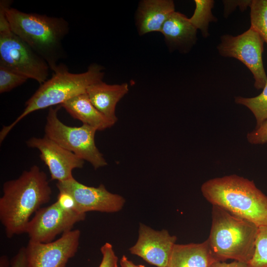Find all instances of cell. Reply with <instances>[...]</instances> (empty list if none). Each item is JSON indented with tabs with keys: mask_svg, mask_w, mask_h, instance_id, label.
I'll use <instances>...</instances> for the list:
<instances>
[{
	"mask_svg": "<svg viewBox=\"0 0 267 267\" xmlns=\"http://www.w3.org/2000/svg\"><path fill=\"white\" fill-rule=\"evenodd\" d=\"M0 198V221L6 237L25 233L30 218L51 198L46 174L34 165L17 178L5 181Z\"/></svg>",
	"mask_w": 267,
	"mask_h": 267,
	"instance_id": "6da1fadb",
	"label": "cell"
},
{
	"mask_svg": "<svg viewBox=\"0 0 267 267\" xmlns=\"http://www.w3.org/2000/svg\"><path fill=\"white\" fill-rule=\"evenodd\" d=\"M103 68L96 63L90 64L83 73H73L66 66L59 64L50 78L40 85L35 92L25 102V108L21 114L8 126H3L0 132L1 142L11 130L22 119L31 113L60 105L69 99L85 93L91 85L102 81Z\"/></svg>",
	"mask_w": 267,
	"mask_h": 267,
	"instance_id": "277c9868",
	"label": "cell"
},
{
	"mask_svg": "<svg viewBox=\"0 0 267 267\" xmlns=\"http://www.w3.org/2000/svg\"><path fill=\"white\" fill-rule=\"evenodd\" d=\"M9 265V262L7 257L5 255L1 256L0 260V267H8Z\"/></svg>",
	"mask_w": 267,
	"mask_h": 267,
	"instance_id": "f546056e",
	"label": "cell"
},
{
	"mask_svg": "<svg viewBox=\"0 0 267 267\" xmlns=\"http://www.w3.org/2000/svg\"><path fill=\"white\" fill-rule=\"evenodd\" d=\"M235 102L246 106L254 115L256 120V127H259L267 120V82L262 92L257 96L245 97L236 96Z\"/></svg>",
	"mask_w": 267,
	"mask_h": 267,
	"instance_id": "ffe728a7",
	"label": "cell"
},
{
	"mask_svg": "<svg viewBox=\"0 0 267 267\" xmlns=\"http://www.w3.org/2000/svg\"><path fill=\"white\" fill-rule=\"evenodd\" d=\"M29 79L0 63V93L11 91Z\"/></svg>",
	"mask_w": 267,
	"mask_h": 267,
	"instance_id": "603a6c76",
	"label": "cell"
},
{
	"mask_svg": "<svg viewBox=\"0 0 267 267\" xmlns=\"http://www.w3.org/2000/svg\"><path fill=\"white\" fill-rule=\"evenodd\" d=\"M100 251L102 258L99 267H118V257L110 243H105L101 246Z\"/></svg>",
	"mask_w": 267,
	"mask_h": 267,
	"instance_id": "cb8c5ba5",
	"label": "cell"
},
{
	"mask_svg": "<svg viewBox=\"0 0 267 267\" xmlns=\"http://www.w3.org/2000/svg\"><path fill=\"white\" fill-rule=\"evenodd\" d=\"M61 107L58 105L56 108H49L44 136L89 162L94 169L106 166L107 163L95 143L97 131L85 124L78 127L64 124L58 117V111Z\"/></svg>",
	"mask_w": 267,
	"mask_h": 267,
	"instance_id": "8992f818",
	"label": "cell"
},
{
	"mask_svg": "<svg viewBox=\"0 0 267 267\" xmlns=\"http://www.w3.org/2000/svg\"><path fill=\"white\" fill-rule=\"evenodd\" d=\"M205 199L258 227L267 225V196L253 180L236 175L210 179L201 185Z\"/></svg>",
	"mask_w": 267,
	"mask_h": 267,
	"instance_id": "3957f363",
	"label": "cell"
},
{
	"mask_svg": "<svg viewBox=\"0 0 267 267\" xmlns=\"http://www.w3.org/2000/svg\"><path fill=\"white\" fill-rule=\"evenodd\" d=\"M210 267H249L248 264L245 263L237 261H233L231 263L225 262L216 261L214 262Z\"/></svg>",
	"mask_w": 267,
	"mask_h": 267,
	"instance_id": "83f0119b",
	"label": "cell"
},
{
	"mask_svg": "<svg viewBox=\"0 0 267 267\" xmlns=\"http://www.w3.org/2000/svg\"><path fill=\"white\" fill-rule=\"evenodd\" d=\"M138 233L136 243L129 249L130 253L152 265L167 267L177 237L167 230H155L142 223Z\"/></svg>",
	"mask_w": 267,
	"mask_h": 267,
	"instance_id": "4fadbf2b",
	"label": "cell"
},
{
	"mask_svg": "<svg viewBox=\"0 0 267 267\" xmlns=\"http://www.w3.org/2000/svg\"><path fill=\"white\" fill-rule=\"evenodd\" d=\"M247 138L253 144H263L267 142V120L259 127L248 133Z\"/></svg>",
	"mask_w": 267,
	"mask_h": 267,
	"instance_id": "d4e9b609",
	"label": "cell"
},
{
	"mask_svg": "<svg viewBox=\"0 0 267 267\" xmlns=\"http://www.w3.org/2000/svg\"><path fill=\"white\" fill-rule=\"evenodd\" d=\"M0 63L40 85L50 70L46 61L11 30L0 33Z\"/></svg>",
	"mask_w": 267,
	"mask_h": 267,
	"instance_id": "ba28073f",
	"label": "cell"
},
{
	"mask_svg": "<svg viewBox=\"0 0 267 267\" xmlns=\"http://www.w3.org/2000/svg\"><path fill=\"white\" fill-rule=\"evenodd\" d=\"M216 261L207 239L199 243L175 244L167 267H210Z\"/></svg>",
	"mask_w": 267,
	"mask_h": 267,
	"instance_id": "e0dca14e",
	"label": "cell"
},
{
	"mask_svg": "<svg viewBox=\"0 0 267 267\" xmlns=\"http://www.w3.org/2000/svg\"><path fill=\"white\" fill-rule=\"evenodd\" d=\"M11 267H31L27 256L26 248L19 249L10 262Z\"/></svg>",
	"mask_w": 267,
	"mask_h": 267,
	"instance_id": "4316f807",
	"label": "cell"
},
{
	"mask_svg": "<svg viewBox=\"0 0 267 267\" xmlns=\"http://www.w3.org/2000/svg\"><path fill=\"white\" fill-rule=\"evenodd\" d=\"M26 144L39 150L40 158L48 167L51 180H68L73 177V170L82 168L84 166L83 159L45 136L32 137Z\"/></svg>",
	"mask_w": 267,
	"mask_h": 267,
	"instance_id": "7c38bea8",
	"label": "cell"
},
{
	"mask_svg": "<svg viewBox=\"0 0 267 267\" xmlns=\"http://www.w3.org/2000/svg\"><path fill=\"white\" fill-rule=\"evenodd\" d=\"M59 191L69 194L74 202L75 209L81 213L89 211L115 213L121 210L125 202L121 196L108 191L101 184L98 187L83 184L74 177L63 181H57Z\"/></svg>",
	"mask_w": 267,
	"mask_h": 267,
	"instance_id": "30bf717a",
	"label": "cell"
},
{
	"mask_svg": "<svg viewBox=\"0 0 267 267\" xmlns=\"http://www.w3.org/2000/svg\"><path fill=\"white\" fill-rule=\"evenodd\" d=\"M258 229L254 223L212 205V224L207 240L216 261L229 259L248 264L254 253Z\"/></svg>",
	"mask_w": 267,
	"mask_h": 267,
	"instance_id": "5b68a950",
	"label": "cell"
},
{
	"mask_svg": "<svg viewBox=\"0 0 267 267\" xmlns=\"http://www.w3.org/2000/svg\"><path fill=\"white\" fill-rule=\"evenodd\" d=\"M197 31L189 18L174 11L165 21L160 32L171 48L186 53L196 43Z\"/></svg>",
	"mask_w": 267,
	"mask_h": 267,
	"instance_id": "5bb4252c",
	"label": "cell"
},
{
	"mask_svg": "<svg viewBox=\"0 0 267 267\" xmlns=\"http://www.w3.org/2000/svg\"><path fill=\"white\" fill-rule=\"evenodd\" d=\"M80 235V231L75 229L49 243L29 240L26 248L31 267H66L69 260L77 252Z\"/></svg>",
	"mask_w": 267,
	"mask_h": 267,
	"instance_id": "8fae6325",
	"label": "cell"
},
{
	"mask_svg": "<svg viewBox=\"0 0 267 267\" xmlns=\"http://www.w3.org/2000/svg\"><path fill=\"white\" fill-rule=\"evenodd\" d=\"M60 106L73 118L94 128L97 131L110 128L115 124L95 108L87 92L69 99Z\"/></svg>",
	"mask_w": 267,
	"mask_h": 267,
	"instance_id": "ac0fdd59",
	"label": "cell"
},
{
	"mask_svg": "<svg viewBox=\"0 0 267 267\" xmlns=\"http://www.w3.org/2000/svg\"><path fill=\"white\" fill-rule=\"evenodd\" d=\"M195 8L190 21L197 29L200 30L204 38L209 36V26L211 22H217L212 9L215 1L213 0H195Z\"/></svg>",
	"mask_w": 267,
	"mask_h": 267,
	"instance_id": "d6986e66",
	"label": "cell"
},
{
	"mask_svg": "<svg viewBox=\"0 0 267 267\" xmlns=\"http://www.w3.org/2000/svg\"><path fill=\"white\" fill-rule=\"evenodd\" d=\"M174 11V2L171 0L141 1L136 16L139 33L143 35L153 32H161L164 23Z\"/></svg>",
	"mask_w": 267,
	"mask_h": 267,
	"instance_id": "9a60e30c",
	"label": "cell"
},
{
	"mask_svg": "<svg viewBox=\"0 0 267 267\" xmlns=\"http://www.w3.org/2000/svg\"><path fill=\"white\" fill-rule=\"evenodd\" d=\"M128 91L127 83L109 85L101 81L89 86L86 92L95 108L116 123L118 120L115 115L116 106Z\"/></svg>",
	"mask_w": 267,
	"mask_h": 267,
	"instance_id": "2e32d148",
	"label": "cell"
},
{
	"mask_svg": "<svg viewBox=\"0 0 267 267\" xmlns=\"http://www.w3.org/2000/svg\"><path fill=\"white\" fill-rule=\"evenodd\" d=\"M251 28L267 44V0H253L250 6Z\"/></svg>",
	"mask_w": 267,
	"mask_h": 267,
	"instance_id": "44dd1931",
	"label": "cell"
},
{
	"mask_svg": "<svg viewBox=\"0 0 267 267\" xmlns=\"http://www.w3.org/2000/svg\"><path fill=\"white\" fill-rule=\"evenodd\" d=\"M8 5L5 14L11 31L28 44L55 72L65 57L63 41L68 34V22L61 17L27 13Z\"/></svg>",
	"mask_w": 267,
	"mask_h": 267,
	"instance_id": "7a4b0ae2",
	"label": "cell"
},
{
	"mask_svg": "<svg viewBox=\"0 0 267 267\" xmlns=\"http://www.w3.org/2000/svg\"><path fill=\"white\" fill-rule=\"evenodd\" d=\"M249 267H267V225L259 227L253 256Z\"/></svg>",
	"mask_w": 267,
	"mask_h": 267,
	"instance_id": "7402d4cb",
	"label": "cell"
},
{
	"mask_svg": "<svg viewBox=\"0 0 267 267\" xmlns=\"http://www.w3.org/2000/svg\"><path fill=\"white\" fill-rule=\"evenodd\" d=\"M86 217V214L66 208L56 200L35 213L27 225L25 233L30 240L51 242L57 235L71 231L76 223L85 220Z\"/></svg>",
	"mask_w": 267,
	"mask_h": 267,
	"instance_id": "9c48e42d",
	"label": "cell"
},
{
	"mask_svg": "<svg viewBox=\"0 0 267 267\" xmlns=\"http://www.w3.org/2000/svg\"><path fill=\"white\" fill-rule=\"evenodd\" d=\"M217 45L219 54L242 62L253 76L255 88L263 89L267 82V75L262 59L265 42L259 33L250 27L236 36L223 35Z\"/></svg>",
	"mask_w": 267,
	"mask_h": 267,
	"instance_id": "52a82bcc",
	"label": "cell"
},
{
	"mask_svg": "<svg viewBox=\"0 0 267 267\" xmlns=\"http://www.w3.org/2000/svg\"><path fill=\"white\" fill-rule=\"evenodd\" d=\"M120 264L121 267H145L142 265H135L129 260L126 256H123L120 261Z\"/></svg>",
	"mask_w": 267,
	"mask_h": 267,
	"instance_id": "f1b7e54d",
	"label": "cell"
},
{
	"mask_svg": "<svg viewBox=\"0 0 267 267\" xmlns=\"http://www.w3.org/2000/svg\"><path fill=\"white\" fill-rule=\"evenodd\" d=\"M224 6L223 15L225 18L228 16L235 10L237 7H239L241 11H243L246 10L248 7H250L252 3V0H222Z\"/></svg>",
	"mask_w": 267,
	"mask_h": 267,
	"instance_id": "484cf974",
	"label": "cell"
}]
</instances>
